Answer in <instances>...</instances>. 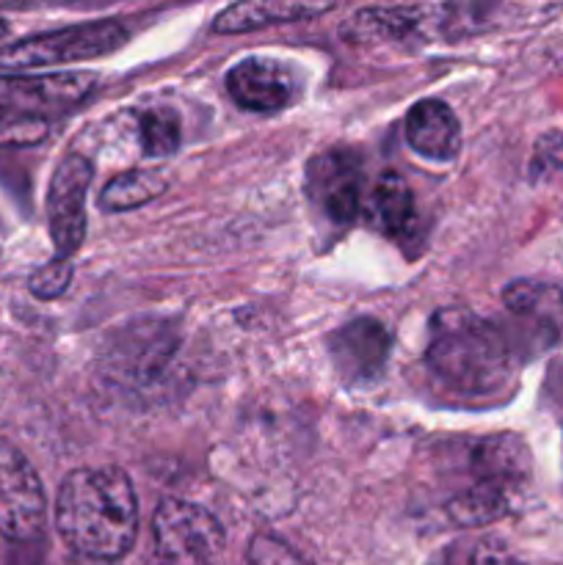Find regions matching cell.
<instances>
[{
    "label": "cell",
    "mask_w": 563,
    "mask_h": 565,
    "mask_svg": "<svg viewBox=\"0 0 563 565\" xmlns=\"http://www.w3.org/2000/svg\"><path fill=\"white\" fill-rule=\"evenodd\" d=\"M55 530L86 561L125 557L138 535V500L130 478L116 467L66 475L55 497Z\"/></svg>",
    "instance_id": "obj_1"
},
{
    "label": "cell",
    "mask_w": 563,
    "mask_h": 565,
    "mask_svg": "<svg viewBox=\"0 0 563 565\" xmlns=\"http://www.w3.org/2000/svg\"><path fill=\"white\" fill-rule=\"evenodd\" d=\"M425 367L447 395L461 401L502 395L517 375L502 331L464 309H445L431 320Z\"/></svg>",
    "instance_id": "obj_2"
},
{
    "label": "cell",
    "mask_w": 563,
    "mask_h": 565,
    "mask_svg": "<svg viewBox=\"0 0 563 565\" xmlns=\"http://www.w3.org/2000/svg\"><path fill=\"white\" fill-rule=\"evenodd\" d=\"M467 486L447 500L445 511L458 527H486L511 516L522 505L533 478L524 441L513 434L475 439L464 458Z\"/></svg>",
    "instance_id": "obj_3"
},
{
    "label": "cell",
    "mask_w": 563,
    "mask_h": 565,
    "mask_svg": "<svg viewBox=\"0 0 563 565\" xmlns=\"http://www.w3.org/2000/svg\"><path fill=\"white\" fill-rule=\"evenodd\" d=\"M127 42V31L116 20L77 22L59 31L36 33L0 47L3 70H33V66L75 64V61L103 58Z\"/></svg>",
    "instance_id": "obj_4"
},
{
    "label": "cell",
    "mask_w": 563,
    "mask_h": 565,
    "mask_svg": "<svg viewBox=\"0 0 563 565\" xmlns=\"http://www.w3.org/2000/svg\"><path fill=\"white\" fill-rule=\"evenodd\" d=\"M152 541L163 565H215L226 546L224 527L213 513L174 497L155 511Z\"/></svg>",
    "instance_id": "obj_5"
},
{
    "label": "cell",
    "mask_w": 563,
    "mask_h": 565,
    "mask_svg": "<svg viewBox=\"0 0 563 565\" xmlns=\"http://www.w3.org/2000/svg\"><path fill=\"white\" fill-rule=\"evenodd\" d=\"M94 72H50V75H0V119L42 121L88 103L97 92Z\"/></svg>",
    "instance_id": "obj_6"
},
{
    "label": "cell",
    "mask_w": 563,
    "mask_h": 565,
    "mask_svg": "<svg viewBox=\"0 0 563 565\" xmlns=\"http://www.w3.org/2000/svg\"><path fill=\"white\" fill-rule=\"evenodd\" d=\"M47 519L42 480L33 463L0 436V535L17 544L36 541Z\"/></svg>",
    "instance_id": "obj_7"
},
{
    "label": "cell",
    "mask_w": 563,
    "mask_h": 565,
    "mask_svg": "<svg viewBox=\"0 0 563 565\" xmlns=\"http://www.w3.org/2000/svg\"><path fill=\"white\" fill-rule=\"evenodd\" d=\"M307 196L329 224L351 226L364 204V169L351 149H329L307 166Z\"/></svg>",
    "instance_id": "obj_8"
},
{
    "label": "cell",
    "mask_w": 563,
    "mask_h": 565,
    "mask_svg": "<svg viewBox=\"0 0 563 565\" xmlns=\"http://www.w3.org/2000/svg\"><path fill=\"white\" fill-rule=\"evenodd\" d=\"M174 348L177 342L169 326L155 323V320L127 326L105 351V375L119 386L144 390L163 373V367L174 356Z\"/></svg>",
    "instance_id": "obj_9"
},
{
    "label": "cell",
    "mask_w": 563,
    "mask_h": 565,
    "mask_svg": "<svg viewBox=\"0 0 563 565\" xmlns=\"http://www.w3.org/2000/svg\"><path fill=\"white\" fill-rule=\"evenodd\" d=\"M94 166L83 154H66L47 188V226L55 257L70 259L86 237V196Z\"/></svg>",
    "instance_id": "obj_10"
},
{
    "label": "cell",
    "mask_w": 563,
    "mask_h": 565,
    "mask_svg": "<svg viewBox=\"0 0 563 565\" xmlns=\"http://www.w3.org/2000/svg\"><path fill=\"white\" fill-rule=\"evenodd\" d=\"M392 353V334L381 320L357 318L329 337V356L337 375L351 386L381 379Z\"/></svg>",
    "instance_id": "obj_11"
},
{
    "label": "cell",
    "mask_w": 563,
    "mask_h": 565,
    "mask_svg": "<svg viewBox=\"0 0 563 565\" xmlns=\"http://www.w3.org/2000/svg\"><path fill=\"white\" fill-rule=\"evenodd\" d=\"M226 92L252 114H279L296 103L298 81L282 61L243 58L226 72Z\"/></svg>",
    "instance_id": "obj_12"
},
{
    "label": "cell",
    "mask_w": 563,
    "mask_h": 565,
    "mask_svg": "<svg viewBox=\"0 0 563 565\" xmlns=\"http://www.w3.org/2000/svg\"><path fill=\"white\" fill-rule=\"evenodd\" d=\"M450 6H370L357 11L342 33L353 42H403L423 36L431 25H445Z\"/></svg>",
    "instance_id": "obj_13"
},
{
    "label": "cell",
    "mask_w": 563,
    "mask_h": 565,
    "mask_svg": "<svg viewBox=\"0 0 563 565\" xmlns=\"http://www.w3.org/2000/svg\"><path fill=\"white\" fill-rule=\"evenodd\" d=\"M406 141L419 158L447 163L461 149V127L450 105L442 99H419L403 121Z\"/></svg>",
    "instance_id": "obj_14"
},
{
    "label": "cell",
    "mask_w": 563,
    "mask_h": 565,
    "mask_svg": "<svg viewBox=\"0 0 563 565\" xmlns=\"http://www.w3.org/2000/svg\"><path fill=\"white\" fill-rule=\"evenodd\" d=\"M368 215L384 235H412L414 221H417V204H414V193L408 182L395 171H386L370 191Z\"/></svg>",
    "instance_id": "obj_15"
},
{
    "label": "cell",
    "mask_w": 563,
    "mask_h": 565,
    "mask_svg": "<svg viewBox=\"0 0 563 565\" xmlns=\"http://www.w3.org/2000/svg\"><path fill=\"white\" fill-rule=\"evenodd\" d=\"M334 3H235L213 20L215 33H248L279 22L309 20L329 14Z\"/></svg>",
    "instance_id": "obj_16"
},
{
    "label": "cell",
    "mask_w": 563,
    "mask_h": 565,
    "mask_svg": "<svg viewBox=\"0 0 563 565\" xmlns=\"http://www.w3.org/2000/svg\"><path fill=\"white\" fill-rule=\"evenodd\" d=\"M502 301L519 318L533 320L555 340L563 342V290L539 281H513L502 292Z\"/></svg>",
    "instance_id": "obj_17"
},
{
    "label": "cell",
    "mask_w": 563,
    "mask_h": 565,
    "mask_svg": "<svg viewBox=\"0 0 563 565\" xmlns=\"http://www.w3.org/2000/svg\"><path fill=\"white\" fill-rule=\"evenodd\" d=\"M166 177L160 171H141L132 169L125 174H116L108 185L99 193V207L105 213H125V210H136L158 199L166 191Z\"/></svg>",
    "instance_id": "obj_18"
},
{
    "label": "cell",
    "mask_w": 563,
    "mask_h": 565,
    "mask_svg": "<svg viewBox=\"0 0 563 565\" xmlns=\"http://www.w3.org/2000/svg\"><path fill=\"white\" fill-rule=\"evenodd\" d=\"M180 116L174 110L155 108L138 116V138L149 158H166L180 147Z\"/></svg>",
    "instance_id": "obj_19"
},
{
    "label": "cell",
    "mask_w": 563,
    "mask_h": 565,
    "mask_svg": "<svg viewBox=\"0 0 563 565\" xmlns=\"http://www.w3.org/2000/svg\"><path fill=\"white\" fill-rule=\"evenodd\" d=\"M445 565H519V561L506 541L495 535H475L456 541L447 550Z\"/></svg>",
    "instance_id": "obj_20"
},
{
    "label": "cell",
    "mask_w": 563,
    "mask_h": 565,
    "mask_svg": "<svg viewBox=\"0 0 563 565\" xmlns=\"http://www.w3.org/2000/svg\"><path fill=\"white\" fill-rule=\"evenodd\" d=\"M72 281V263L70 259H59L55 257L53 263H47L44 268H39L36 274L28 279V287L36 298L42 301H53V298L64 296L66 287Z\"/></svg>",
    "instance_id": "obj_21"
},
{
    "label": "cell",
    "mask_w": 563,
    "mask_h": 565,
    "mask_svg": "<svg viewBox=\"0 0 563 565\" xmlns=\"http://www.w3.org/2000/svg\"><path fill=\"white\" fill-rule=\"evenodd\" d=\"M248 565H307L287 544L274 535H254L246 552Z\"/></svg>",
    "instance_id": "obj_22"
},
{
    "label": "cell",
    "mask_w": 563,
    "mask_h": 565,
    "mask_svg": "<svg viewBox=\"0 0 563 565\" xmlns=\"http://www.w3.org/2000/svg\"><path fill=\"white\" fill-rule=\"evenodd\" d=\"M6 33H9V25H6V22H3V20H0V39H3V36H6Z\"/></svg>",
    "instance_id": "obj_23"
}]
</instances>
